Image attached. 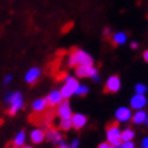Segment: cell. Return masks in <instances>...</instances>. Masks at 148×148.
Returning <instances> with one entry per match:
<instances>
[{
    "label": "cell",
    "mask_w": 148,
    "mask_h": 148,
    "mask_svg": "<svg viewBox=\"0 0 148 148\" xmlns=\"http://www.w3.org/2000/svg\"><path fill=\"white\" fill-rule=\"evenodd\" d=\"M70 28H72V23H69L68 25H66V27L64 28V33H65L66 30H68V29H70Z\"/></svg>",
    "instance_id": "32"
},
{
    "label": "cell",
    "mask_w": 148,
    "mask_h": 148,
    "mask_svg": "<svg viewBox=\"0 0 148 148\" xmlns=\"http://www.w3.org/2000/svg\"><path fill=\"white\" fill-rule=\"evenodd\" d=\"M147 18H148V16H147Z\"/></svg>",
    "instance_id": "37"
},
{
    "label": "cell",
    "mask_w": 148,
    "mask_h": 148,
    "mask_svg": "<svg viewBox=\"0 0 148 148\" xmlns=\"http://www.w3.org/2000/svg\"><path fill=\"white\" fill-rule=\"evenodd\" d=\"M5 103L7 105V112L10 116H14L24 107V99L21 92L14 90L5 95Z\"/></svg>",
    "instance_id": "1"
},
{
    "label": "cell",
    "mask_w": 148,
    "mask_h": 148,
    "mask_svg": "<svg viewBox=\"0 0 148 148\" xmlns=\"http://www.w3.org/2000/svg\"><path fill=\"white\" fill-rule=\"evenodd\" d=\"M78 145H79V140L75 138V140H72V141H71L70 147H71V148H77V147H78Z\"/></svg>",
    "instance_id": "26"
},
{
    "label": "cell",
    "mask_w": 148,
    "mask_h": 148,
    "mask_svg": "<svg viewBox=\"0 0 148 148\" xmlns=\"http://www.w3.org/2000/svg\"><path fill=\"white\" fill-rule=\"evenodd\" d=\"M41 69L38 68V66H34V68H30L27 73H25V76H24V79H25V82L28 84H35L36 82H38V79L40 78L41 76Z\"/></svg>",
    "instance_id": "10"
},
{
    "label": "cell",
    "mask_w": 148,
    "mask_h": 148,
    "mask_svg": "<svg viewBox=\"0 0 148 148\" xmlns=\"http://www.w3.org/2000/svg\"><path fill=\"white\" fill-rule=\"evenodd\" d=\"M127 39H128V36L125 33L123 32H118L113 35V38H112V43L114 46H119V45H124L125 42H127Z\"/></svg>",
    "instance_id": "18"
},
{
    "label": "cell",
    "mask_w": 148,
    "mask_h": 148,
    "mask_svg": "<svg viewBox=\"0 0 148 148\" xmlns=\"http://www.w3.org/2000/svg\"><path fill=\"white\" fill-rule=\"evenodd\" d=\"M71 122H72V128H75L77 130L82 129L86 127L87 124V117L82 113H73L71 117Z\"/></svg>",
    "instance_id": "14"
},
{
    "label": "cell",
    "mask_w": 148,
    "mask_h": 148,
    "mask_svg": "<svg viewBox=\"0 0 148 148\" xmlns=\"http://www.w3.org/2000/svg\"><path fill=\"white\" fill-rule=\"evenodd\" d=\"M79 87V83L76 77H72V76H65L64 78V84L62 86V88L59 90H60L64 100L69 99L71 95L76 94V90L78 89Z\"/></svg>",
    "instance_id": "3"
},
{
    "label": "cell",
    "mask_w": 148,
    "mask_h": 148,
    "mask_svg": "<svg viewBox=\"0 0 148 148\" xmlns=\"http://www.w3.org/2000/svg\"><path fill=\"white\" fill-rule=\"evenodd\" d=\"M88 92H89V89H88V86L79 84L78 89L76 90V95H78V97H86V95L88 94Z\"/></svg>",
    "instance_id": "21"
},
{
    "label": "cell",
    "mask_w": 148,
    "mask_h": 148,
    "mask_svg": "<svg viewBox=\"0 0 148 148\" xmlns=\"http://www.w3.org/2000/svg\"><path fill=\"white\" fill-rule=\"evenodd\" d=\"M130 47H131L132 49H136V48L138 47V43H137V42H131V43H130Z\"/></svg>",
    "instance_id": "31"
},
{
    "label": "cell",
    "mask_w": 148,
    "mask_h": 148,
    "mask_svg": "<svg viewBox=\"0 0 148 148\" xmlns=\"http://www.w3.org/2000/svg\"><path fill=\"white\" fill-rule=\"evenodd\" d=\"M1 123H3V122H1V119H0V125H1Z\"/></svg>",
    "instance_id": "36"
},
{
    "label": "cell",
    "mask_w": 148,
    "mask_h": 148,
    "mask_svg": "<svg viewBox=\"0 0 148 148\" xmlns=\"http://www.w3.org/2000/svg\"><path fill=\"white\" fill-rule=\"evenodd\" d=\"M58 127L60 130H64V131L70 130L72 128V122H71V119H60Z\"/></svg>",
    "instance_id": "20"
},
{
    "label": "cell",
    "mask_w": 148,
    "mask_h": 148,
    "mask_svg": "<svg viewBox=\"0 0 148 148\" xmlns=\"http://www.w3.org/2000/svg\"><path fill=\"white\" fill-rule=\"evenodd\" d=\"M21 148H33L32 146H28V145H24L23 147H21Z\"/></svg>",
    "instance_id": "33"
},
{
    "label": "cell",
    "mask_w": 148,
    "mask_h": 148,
    "mask_svg": "<svg viewBox=\"0 0 148 148\" xmlns=\"http://www.w3.org/2000/svg\"><path fill=\"white\" fill-rule=\"evenodd\" d=\"M116 119L121 123H127L129 121H131V117H132V113H131V108L129 107H125V106H122L119 108H117L116 111Z\"/></svg>",
    "instance_id": "9"
},
{
    "label": "cell",
    "mask_w": 148,
    "mask_h": 148,
    "mask_svg": "<svg viewBox=\"0 0 148 148\" xmlns=\"http://www.w3.org/2000/svg\"><path fill=\"white\" fill-rule=\"evenodd\" d=\"M146 119H147V113L145 112L143 110H138V111H136V112L132 114V117H131V121H132V123L134 124H143V123H146Z\"/></svg>",
    "instance_id": "16"
},
{
    "label": "cell",
    "mask_w": 148,
    "mask_h": 148,
    "mask_svg": "<svg viewBox=\"0 0 148 148\" xmlns=\"http://www.w3.org/2000/svg\"><path fill=\"white\" fill-rule=\"evenodd\" d=\"M57 148H71V147H70V145L65 143V142L63 141V142H60V143H58V145H57Z\"/></svg>",
    "instance_id": "27"
},
{
    "label": "cell",
    "mask_w": 148,
    "mask_h": 148,
    "mask_svg": "<svg viewBox=\"0 0 148 148\" xmlns=\"http://www.w3.org/2000/svg\"><path fill=\"white\" fill-rule=\"evenodd\" d=\"M121 148H135V145L132 141H129V142H123L121 145Z\"/></svg>",
    "instance_id": "24"
},
{
    "label": "cell",
    "mask_w": 148,
    "mask_h": 148,
    "mask_svg": "<svg viewBox=\"0 0 148 148\" xmlns=\"http://www.w3.org/2000/svg\"><path fill=\"white\" fill-rule=\"evenodd\" d=\"M75 73L78 78H86V77L93 78L98 73V70L95 69L94 65H81L76 68Z\"/></svg>",
    "instance_id": "5"
},
{
    "label": "cell",
    "mask_w": 148,
    "mask_h": 148,
    "mask_svg": "<svg viewBox=\"0 0 148 148\" xmlns=\"http://www.w3.org/2000/svg\"><path fill=\"white\" fill-rule=\"evenodd\" d=\"M135 137V131L130 128H125L124 130L121 131V138L122 142H129L132 141V138Z\"/></svg>",
    "instance_id": "19"
},
{
    "label": "cell",
    "mask_w": 148,
    "mask_h": 148,
    "mask_svg": "<svg viewBox=\"0 0 148 148\" xmlns=\"http://www.w3.org/2000/svg\"><path fill=\"white\" fill-rule=\"evenodd\" d=\"M29 138L34 145H40L46 140V131L41 129V128H36L33 129L30 131V135H29Z\"/></svg>",
    "instance_id": "12"
},
{
    "label": "cell",
    "mask_w": 148,
    "mask_h": 148,
    "mask_svg": "<svg viewBox=\"0 0 148 148\" xmlns=\"http://www.w3.org/2000/svg\"><path fill=\"white\" fill-rule=\"evenodd\" d=\"M121 78L118 77L117 75H112L110 76L108 79L106 81L105 84V89L103 92L105 93H117L118 90L121 89Z\"/></svg>",
    "instance_id": "6"
},
{
    "label": "cell",
    "mask_w": 148,
    "mask_h": 148,
    "mask_svg": "<svg viewBox=\"0 0 148 148\" xmlns=\"http://www.w3.org/2000/svg\"><path fill=\"white\" fill-rule=\"evenodd\" d=\"M25 140H27V132L24 130H19L13 138V145L17 147H23L25 145Z\"/></svg>",
    "instance_id": "17"
},
{
    "label": "cell",
    "mask_w": 148,
    "mask_h": 148,
    "mask_svg": "<svg viewBox=\"0 0 148 148\" xmlns=\"http://www.w3.org/2000/svg\"><path fill=\"white\" fill-rule=\"evenodd\" d=\"M110 34H111L110 28H105V29H103V36H105V38H108Z\"/></svg>",
    "instance_id": "29"
},
{
    "label": "cell",
    "mask_w": 148,
    "mask_h": 148,
    "mask_svg": "<svg viewBox=\"0 0 148 148\" xmlns=\"http://www.w3.org/2000/svg\"><path fill=\"white\" fill-rule=\"evenodd\" d=\"M141 146H142L143 148H148V137H145V138L142 140Z\"/></svg>",
    "instance_id": "28"
},
{
    "label": "cell",
    "mask_w": 148,
    "mask_h": 148,
    "mask_svg": "<svg viewBox=\"0 0 148 148\" xmlns=\"http://www.w3.org/2000/svg\"><path fill=\"white\" fill-rule=\"evenodd\" d=\"M106 137H107V142L111 143L113 147L121 146L122 138H121V130L118 128V125L116 123H111L107 129H106Z\"/></svg>",
    "instance_id": "4"
},
{
    "label": "cell",
    "mask_w": 148,
    "mask_h": 148,
    "mask_svg": "<svg viewBox=\"0 0 148 148\" xmlns=\"http://www.w3.org/2000/svg\"><path fill=\"white\" fill-rule=\"evenodd\" d=\"M57 114L59 116L60 119H71L72 117V111L70 107V103L68 100H64L60 105L57 106Z\"/></svg>",
    "instance_id": "8"
},
{
    "label": "cell",
    "mask_w": 148,
    "mask_h": 148,
    "mask_svg": "<svg viewBox=\"0 0 148 148\" xmlns=\"http://www.w3.org/2000/svg\"><path fill=\"white\" fill-rule=\"evenodd\" d=\"M11 148H21V147H17V146H14V145H13V146H12Z\"/></svg>",
    "instance_id": "34"
},
{
    "label": "cell",
    "mask_w": 148,
    "mask_h": 148,
    "mask_svg": "<svg viewBox=\"0 0 148 148\" xmlns=\"http://www.w3.org/2000/svg\"><path fill=\"white\" fill-rule=\"evenodd\" d=\"M68 64L71 68H77L81 65H94V60L92 56L88 54L83 49L75 48L68 58Z\"/></svg>",
    "instance_id": "2"
},
{
    "label": "cell",
    "mask_w": 148,
    "mask_h": 148,
    "mask_svg": "<svg viewBox=\"0 0 148 148\" xmlns=\"http://www.w3.org/2000/svg\"><path fill=\"white\" fill-rule=\"evenodd\" d=\"M145 124H147V125H148V116H147V119H146V123H145Z\"/></svg>",
    "instance_id": "35"
},
{
    "label": "cell",
    "mask_w": 148,
    "mask_h": 148,
    "mask_svg": "<svg viewBox=\"0 0 148 148\" xmlns=\"http://www.w3.org/2000/svg\"><path fill=\"white\" fill-rule=\"evenodd\" d=\"M147 92V86L143 84V83H137L135 86V94H141V95H145Z\"/></svg>",
    "instance_id": "22"
},
{
    "label": "cell",
    "mask_w": 148,
    "mask_h": 148,
    "mask_svg": "<svg viewBox=\"0 0 148 148\" xmlns=\"http://www.w3.org/2000/svg\"><path fill=\"white\" fill-rule=\"evenodd\" d=\"M46 140L48 142L58 145V143L63 142V135H62V132L59 131V129H57V128H48L46 130Z\"/></svg>",
    "instance_id": "11"
},
{
    "label": "cell",
    "mask_w": 148,
    "mask_h": 148,
    "mask_svg": "<svg viewBox=\"0 0 148 148\" xmlns=\"http://www.w3.org/2000/svg\"><path fill=\"white\" fill-rule=\"evenodd\" d=\"M45 99L47 101V105L51 106V107L59 106L64 101V98H63V95H62V93H60V90H59V89H54V90L49 92V94L47 95Z\"/></svg>",
    "instance_id": "7"
},
{
    "label": "cell",
    "mask_w": 148,
    "mask_h": 148,
    "mask_svg": "<svg viewBox=\"0 0 148 148\" xmlns=\"http://www.w3.org/2000/svg\"><path fill=\"white\" fill-rule=\"evenodd\" d=\"M12 78H13V76L11 75V73H9V75H6L5 77H4V79H3V86H9L10 83H11V81H12Z\"/></svg>",
    "instance_id": "23"
},
{
    "label": "cell",
    "mask_w": 148,
    "mask_h": 148,
    "mask_svg": "<svg viewBox=\"0 0 148 148\" xmlns=\"http://www.w3.org/2000/svg\"><path fill=\"white\" fill-rule=\"evenodd\" d=\"M98 148H116V147H113L111 143H108L107 141L106 142H101L99 146H98Z\"/></svg>",
    "instance_id": "25"
},
{
    "label": "cell",
    "mask_w": 148,
    "mask_h": 148,
    "mask_svg": "<svg viewBox=\"0 0 148 148\" xmlns=\"http://www.w3.org/2000/svg\"><path fill=\"white\" fill-rule=\"evenodd\" d=\"M47 106H48V105H47L46 99H36V100H34L33 103H32V108H33L34 112H36V113L43 112V111L47 108Z\"/></svg>",
    "instance_id": "15"
},
{
    "label": "cell",
    "mask_w": 148,
    "mask_h": 148,
    "mask_svg": "<svg viewBox=\"0 0 148 148\" xmlns=\"http://www.w3.org/2000/svg\"><path fill=\"white\" fill-rule=\"evenodd\" d=\"M146 105H147V98L145 97V95H141V94H135L130 100L131 108H134L136 111L142 110Z\"/></svg>",
    "instance_id": "13"
},
{
    "label": "cell",
    "mask_w": 148,
    "mask_h": 148,
    "mask_svg": "<svg viewBox=\"0 0 148 148\" xmlns=\"http://www.w3.org/2000/svg\"><path fill=\"white\" fill-rule=\"evenodd\" d=\"M143 60H145L146 63H148V49H146V51L143 52Z\"/></svg>",
    "instance_id": "30"
}]
</instances>
